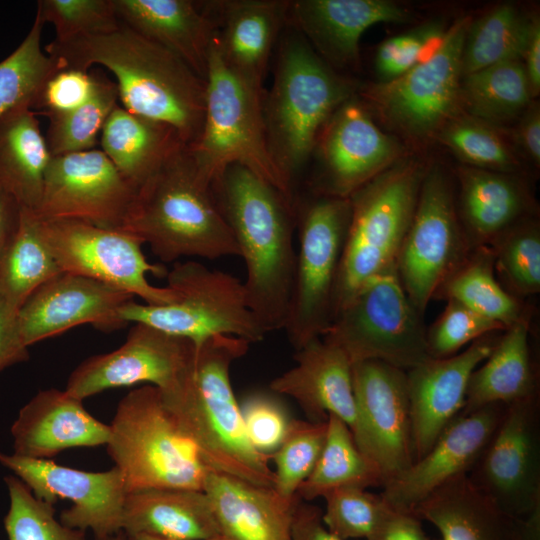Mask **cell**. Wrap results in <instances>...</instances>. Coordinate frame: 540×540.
I'll list each match as a JSON object with an SVG mask.
<instances>
[{
	"label": "cell",
	"instance_id": "obj_1",
	"mask_svg": "<svg viewBox=\"0 0 540 540\" xmlns=\"http://www.w3.org/2000/svg\"><path fill=\"white\" fill-rule=\"evenodd\" d=\"M62 69L88 71L99 65L116 79L121 106L173 127L186 146L198 139L204 121L206 82L179 57L125 24L44 47Z\"/></svg>",
	"mask_w": 540,
	"mask_h": 540
},
{
	"label": "cell",
	"instance_id": "obj_2",
	"mask_svg": "<svg viewBox=\"0 0 540 540\" xmlns=\"http://www.w3.org/2000/svg\"><path fill=\"white\" fill-rule=\"evenodd\" d=\"M211 188L245 264L243 285L251 311L266 333L283 329L296 263L295 203L237 164Z\"/></svg>",
	"mask_w": 540,
	"mask_h": 540
},
{
	"label": "cell",
	"instance_id": "obj_3",
	"mask_svg": "<svg viewBox=\"0 0 540 540\" xmlns=\"http://www.w3.org/2000/svg\"><path fill=\"white\" fill-rule=\"evenodd\" d=\"M250 344L228 335L206 339L196 346L192 366L179 386L160 392L209 470L273 487L271 457L251 445L230 381L232 363L247 353Z\"/></svg>",
	"mask_w": 540,
	"mask_h": 540
},
{
	"label": "cell",
	"instance_id": "obj_4",
	"mask_svg": "<svg viewBox=\"0 0 540 540\" xmlns=\"http://www.w3.org/2000/svg\"><path fill=\"white\" fill-rule=\"evenodd\" d=\"M164 263L182 257L239 256L237 244L186 145L178 148L137 189L120 229Z\"/></svg>",
	"mask_w": 540,
	"mask_h": 540
},
{
	"label": "cell",
	"instance_id": "obj_5",
	"mask_svg": "<svg viewBox=\"0 0 540 540\" xmlns=\"http://www.w3.org/2000/svg\"><path fill=\"white\" fill-rule=\"evenodd\" d=\"M294 31L281 43L272 88L262 100L269 150L290 184L331 116L355 91Z\"/></svg>",
	"mask_w": 540,
	"mask_h": 540
},
{
	"label": "cell",
	"instance_id": "obj_6",
	"mask_svg": "<svg viewBox=\"0 0 540 540\" xmlns=\"http://www.w3.org/2000/svg\"><path fill=\"white\" fill-rule=\"evenodd\" d=\"M109 426L107 452L122 475L126 494L163 488L203 491L210 470L157 387L148 384L127 393Z\"/></svg>",
	"mask_w": 540,
	"mask_h": 540
},
{
	"label": "cell",
	"instance_id": "obj_7",
	"mask_svg": "<svg viewBox=\"0 0 540 540\" xmlns=\"http://www.w3.org/2000/svg\"><path fill=\"white\" fill-rule=\"evenodd\" d=\"M427 166L406 154L349 197L333 318L367 280L396 265Z\"/></svg>",
	"mask_w": 540,
	"mask_h": 540
},
{
	"label": "cell",
	"instance_id": "obj_8",
	"mask_svg": "<svg viewBox=\"0 0 540 540\" xmlns=\"http://www.w3.org/2000/svg\"><path fill=\"white\" fill-rule=\"evenodd\" d=\"M216 39V37H215ZM212 44L205 78V115L197 141L188 146L210 184L231 165H241L294 202L292 184L275 164L267 142L263 92L237 77Z\"/></svg>",
	"mask_w": 540,
	"mask_h": 540
},
{
	"label": "cell",
	"instance_id": "obj_9",
	"mask_svg": "<svg viewBox=\"0 0 540 540\" xmlns=\"http://www.w3.org/2000/svg\"><path fill=\"white\" fill-rule=\"evenodd\" d=\"M166 279L178 295L174 303L155 306L132 300L119 309V318L189 339L196 346L215 335L255 343L267 334L251 311L243 282L237 277L196 261H177Z\"/></svg>",
	"mask_w": 540,
	"mask_h": 540
},
{
	"label": "cell",
	"instance_id": "obj_10",
	"mask_svg": "<svg viewBox=\"0 0 540 540\" xmlns=\"http://www.w3.org/2000/svg\"><path fill=\"white\" fill-rule=\"evenodd\" d=\"M423 316L408 298L394 265L354 293L322 338L344 351L352 364L378 360L408 371L431 358Z\"/></svg>",
	"mask_w": 540,
	"mask_h": 540
},
{
	"label": "cell",
	"instance_id": "obj_11",
	"mask_svg": "<svg viewBox=\"0 0 540 540\" xmlns=\"http://www.w3.org/2000/svg\"><path fill=\"white\" fill-rule=\"evenodd\" d=\"M351 214L349 198L325 194L296 207L298 251L284 330L297 351L327 331Z\"/></svg>",
	"mask_w": 540,
	"mask_h": 540
},
{
	"label": "cell",
	"instance_id": "obj_12",
	"mask_svg": "<svg viewBox=\"0 0 540 540\" xmlns=\"http://www.w3.org/2000/svg\"><path fill=\"white\" fill-rule=\"evenodd\" d=\"M470 19L455 20L438 46L406 73L363 88L364 104L389 129L414 143H424L462 112V49Z\"/></svg>",
	"mask_w": 540,
	"mask_h": 540
},
{
	"label": "cell",
	"instance_id": "obj_13",
	"mask_svg": "<svg viewBox=\"0 0 540 540\" xmlns=\"http://www.w3.org/2000/svg\"><path fill=\"white\" fill-rule=\"evenodd\" d=\"M471 251L457 212L453 173L430 162L396 259L398 278L421 314Z\"/></svg>",
	"mask_w": 540,
	"mask_h": 540
},
{
	"label": "cell",
	"instance_id": "obj_14",
	"mask_svg": "<svg viewBox=\"0 0 540 540\" xmlns=\"http://www.w3.org/2000/svg\"><path fill=\"white\" fill-rule=\"evenodd\" d=\"M41 238L64 272L82 275L140 297L148 305L174 303L170 287L153 286L148 274L166 277L168 270L145 258L143 242L122 230L75 219L39 218Z\"/></svg>",
	"mask_w": 540,
	"mask_h": 540
},
{
	"label": "cell",
	"instance_id": "obj_15",
	"mask_svg": "<svg viewBox=\"0 0 540 540\" xmlns=\"http://www.w3.org/2000/svg\"><path fill=\"white\" fill-rule=\"evenodd\" d=\"M539 397L506 405L504 415L468 472L505 513L520 519L540 506Z\"/></svg>",
	"mask_w": 540,
	"mask_h": 540
},
{
	"label": "cell",
	"instance_id": "obj_16",
	"mask_svg": "<svg viewBox=\"0 0 540 540\" xmlns=\"http://www.w3.org/2000/svg\"><path fill=\"white\" fill-rule=\"evenodd\" d=\"M352 383L356 421L351 433L381 470L385 485L414 462L406 371L378 360L357 362Z\"/></svg>",
	"mask_w": 540,
	"mask_h": 540
},
{
	"label": "cell",
	"instance_id": "obj_17",
	"mask_svg": "<svg viewBox=\"0 0 540 540\" xmlns=\"http://www.w3.org/2000/svg\"><path fill=\"white\" fill-rule=\"evenodd\" d=\"M196 345L144 323H133L117 349L91 356L70 374L65 391L84 400L107 389L149 383L162 393L188 374Z\"/></svg>",
	"mask_w": 540,
	"mask_h": 540
},
{
	"label": "cell",
	"instance_id": "obj_18",
	"mask_svg": "<svg viewBox=\"0 0 540 540\" xmlns=\"http://www.w3.org/2000/svg\"><path fill=\"white\" fill-rule=\"evenodd\" d=\"M136 189L100 149L52 156L36 215L120 230Z\"/></svg>",
	"mask_w": 540,
	"mask_h": 540
},
{
	"label": "cell",
	"instance_id": "obj_19",
	"mask_svg": "<svg viewBox=\"0 0 540 540\" xmlns=\"http://www.w3.org/2000/svg\"><path fill=\"white\" fill-rule=\"evenodd\" d=\"M0 463L21 479L41 501L54 505L68 499L72 505L60 515L67 527L91 530L95 539L122 531L126 490L120 471L91 472L66 467L51 459L0 452Z\"/></svg>",
	"mask_w": 540,
	"mask_h": 540
},
{
	"label": "cell",
	"instance_id": "obj_20",
	"mask_svg": "<svg viewBox=\"0 0 540 540\" xmlns=\"http://www.w3.org/2000/svg\"><path fill=\"white\" fill-rule=\"evenodd\" d=\"M321 166L318 193L349 198L407 154L355 97L343 103L323 128L315 149Z\"/></svg>",
	"mask_w": 540,
	"mask_h": 540
},
{
	"label": "cell",
	"instance_id": "obj_21",
	"mask_svg": "<svg viewBox=\"0 0 540 540\" xmlns=\"http://www.w3.org/2000/svg\"><path fill=\"white\" fill-rule=\"evenodd\" d=\"M134 296L100 281L61 272L39 286L18 310V327L24 344L62 334L73 327L91 324L103 332L128 323L118 311Z\"/></svg>",
	"mask_w": 540,
	"mask_h": 540
},
{
	"label": "cell",
	"instance_id": "obj_22",
	"mask_svg": "<svg viewBox=\"0 0 540 540\" xmlns=\"http://www.w3.org/2000/svg\"><path fill=\"white\" fill-rule=\"evenodd\" d=\"M506 405L491 404L456 417L429 451L383 486L390 507L414 512L432 492L468 474L500 423Z\"/></svg>",
	"mask_w": 540,
	"mask_h": 540
},
{
	"label": "cell",
	"instance_id": "obj_23",
	"mask_svg": "<svg viewBox=\"0 0 540 540\" xmlns=\"http://www.w3.org/2000/svg\"><path fill=\"white\" fill-rule=\"evenodd\" d=\"M501 334L485 335L453 356L429 358L406 371L414 461L422 458L462 413L470 377Z\"/></svg>",
	"mask_w": 540,
	"mask_h": 540
},
{
	"label": "cell",
	"instance_id": "obj_24",
	"mask_svg": "<svg viewBox=\"0 0 540 540\" xmlns=\"http://www.w3.org/2000/svg\"><path fill=\"white\" fill-rule=\"evenodd\" d=\"M412 12L389 0L289 1L287 22L332 68L355 67L363 33L378 23H406Z\"/></svg>",
	"mask_w": 540,
	"mask_h": 540
},
{
	"label": "cell",
	"instance_id": "obj_25",
	"mask_svg": "<svg viewBox=\"0 0 540 540\" xmlns=\"http://www.w3.org/2000/svg\"><path fill=\"white\" fill-rule=\"evenodd\" d=\"M453 176L459 220L472 249L490 247L517 224L538 216L524 175L459 164Z\"/></svg>",
	"mask_w": 540,
	"mask_h": 540
},
{
	"label": "cell",
	"instance_id": "obj_26",
	"mask_svg": "<svg viewBox=\"0 0 540 540\" xmlns=\"http://www.w3.org/2000/svg\"><path fill=\"white\" fill-rule=\"evenodd\" d=\"M289 1L230 0L205 5L217 24L216 46L225 65L263 92L268 62L287 22Z\"/></svg>",
	"mask_w": 540,
	"mask_h": 540
},
{
	"label": "cell",
	"instance_id": "obj_27",
	"mask_svg": "<svg viewBox=\"0 0 540 540\" xmlns=\"http://www.w3.org/2000/svg\"><path fill=\"white\" fill-rule=\"evenodd\" d=\"M294 359L296 365L273 379L271 390L293 398L307 420L325 422L334 415L352 431L356 421L352 363L344 351L320 337L297 350Z\"/></svg>",
	"mask_w": 540,
	"mask_h": 540
},
{
	"label": "cell",
	"instance_id": "obj_28",
	"mask_svg": "<svg viewBox=\"0 0 540 540\" xmlns=\"http://www.w3.org/2000/svg\"><path fill=\"white\" fill-rule=\"evenodd\" d=\"M82 401L65 390L39 391L11 426L14 454L51 459L66 449L106 445L110 426L92 416Z\"/></svg>",
	"mask_w": 540,
	"mask_h": 540
},
{
	"label": "cell",
	"instance_id": "obj_29",
	"mask_svg": "<svg viewBox=\"0 0 540 540\" xmlns=\"http://www.w3.org/2000/svg\"><path fill=\"white\" fill-rule=\"evenodd\" d=\"M119 20L169 50L205 80L217 34L212 15L190 0H113Z\"/></svg>",
	"mask_w": 540,
	"mask_h": 540
},
{
	"label": "cell",
	"instance_id": "obj_30",
	"mask_svg": "<svg viewBox=\"0 0 540 540\" xmlns=\"http://www.w3.org/2000/svg\"><path fill=\"white\" fill-rule=\"evenodd\" d=\"M208 496L220 535L226 540H290L294 508L300 499H286L273 487L208 471Z\"/></svg>",
	"mask_w": 540,
	"mask_h": 540
},
{
	"label": "cell",
	"instance_id": "obj_31",
	"mask_svg": "<svg viewBox=\"0 0 540 540\" xmlns=\"http://www.w3.org/2000/svg\"><path fill=\"white\" fill-rule=\"evenodd\" d=\"M415 513L435 526L441 540H520L519 519L505 513L467 474L432 492Z\"/></svg>",
	"mask_w": 540,
	"mask_h": 540
},
{
	"label": "cell",
	"instance_id": "obj_32",
	"mask_svg": "<svg viewBox=\"0 0 540 540\" xmlns=\"http://www.w3.org/2000/svg\"><path fill=\"white\" fill-rule=\"evenodd\" d=\"M122 532L172 540H202L220 535L204 491L170 488L127 493Z\"/></svg>",
	"mask_w": 540,
	"mask_h": 540
},
{
	"label": "cell",
	"instance_id": "obj_33",
	"mask_svg": "<svg viewBox=\"0 0 540 540\" xmlns=\"http://www.w3.org/2000/svg\"><path fill=\"white\" fill-rule=\"evenodd\" d=\"M530 333V319L502 332L490 355L470 377L462 413L491 404L510 405L539 397Z\"/></svg>",
	"mask_w": 540,
	"mask_h": 540
},
{
	"label": "cell",
	"instance_id": "obj_34",
	"mask_svg": "<svg viewBox=\"0 0 540 540\" xmlns=\"http://www.w3.org/2000/svg\"><path fill=\"white\" fill-rule=\"evenodd\" d=\"M99 145L137 191L171 154L185 144L170 125L131 113L118 104L104 124Z\"/></svg>",
	"mask_w": 540,
	"mask_h": 540
},
{
	"label": "cell",
	"instance_id": "obj_35",
	"mask_svg": "<svg viewBox=\"0 0 540 540\" xmlns=\"http://www.w3.org/2000/svg\"><path fill=\"white\" fill-rule=\"evenodd\" d=\"M51 158L34 110L19 106L0 118V188L22 208L37 211Z\"/></svg>",
	"mask_w": 540,
	"mask_h": 540
},
{
	"label": "cell",
	"instance_id": "obj_36",
	"mask_svg": "<svg viewBox=\"0 0 540 540\" xmlns=\"http://www.w3.org/2000/svg\"><path fill=\"white\" fill-rule=\"evenodd\" d=\"M455 300L507 329L530 319L527 304L511 295L498 281L490 247L472 249L466 259L441 283L432 300Z\"/></svg>",
	"mask_w": 540,
	"mask_h": 540
},
{
	"label": "cell",
	"instance_id": "obj_37",
	"mask_svg": "<svg viewBox=\"0 0 540 540\" xmlns=\"http://www.w3.org/2000/svg\"><path fill=\"white\" fill-rule=\"evenodd\" d=\"M533 100L536 99L520 60L462 75V111L495 126L509 128Z\"/></svg>",
	"mask_w": 540,
	"mask_h": 540
},
{
	"label": "cell",
	"instance_id": "obj_38",
	"mask_svg": "<svg viewBox=\"0 0 540 540\" xmlns=\"http://www.w3.org/2000/svg\"><path fill=\"white\" fill-rule=\"evenodd\" d=\"M326 423L322 452L313 471L300 485L297 496L309 502L338 487H383L381 470L359 449L349 427L334 415H329Z\"/></svg>",
	"mask_w": 540,
	"mask_h": 540
},
{
	"label": "cell",
	"instance_id": "obj_39",
	"mask_svg": "<svg viewBox=\"0 0 540 540\" xmlns=\"http://www.w3.org/2000/svg\"><path fill=\"white\" fill-rule=\"evenodd\" d=\"M535 17L515 4L501 3L471 18L462 49V75L506 61H521Z\"/></svg>",
	"mask_w": 540,
	"mask_h": 540
},
{
	"label": "cell",
	"instance_id": "obj_40",
	"mask_svg": "<svg viewBox=\"0 0 540 540\" xmlns=\"http://www.w3.org/2000/svg\"><path fill=\"white\" fill-rule=\"evenodd\" d=\"M433 141L446 147L462 165L525 176V163L514 147L508 128L462 111L443 125Z\"/></svg>",
	"mask_w": 540,
	"mask_h": 540
},
{
	"label": "cell",
	"instance_id": "obj_41",
	"mask_svg": "<svg viewBox=\"0 0 540 540\" xmlns=\"http://www.w3.org/2000/svg\"><path fill=\"white\" fill-rule=\"evenodd\" d=\"M61 272L41 238L38 216L21 207L18 231L0 263V297L20 308L32 292Z\"/></svg>",
	"mask_w": 540,
	"mask_h": 540
},
{
	"label": "cell",
	"instance_id": "obj_42",
	"mask_svg": "<svg viewBox=\"0 0 540 540\" xmlns=\"http://www.w3.org/2000/svg\"><path fill=\"white\" fill-rule=\"evenodd\" d=\"M43 26L35 17L23 41L0 61V118L19 106L37 110L46 82L61 70L42 49Z\"/></svg>",
	"mask_w": 540,
	"mask_h": 540
},
{
	"label": "cell",
	"instance_id": "obj_43",
	"mask_svg": "<svg viewBox=\"0 0 540 540\" xmlns=\"http://www.w3.org/2000/svg\"><path fill=\"white\" fill-rule=\"evenodd\" d=\"M96 88L81 106L67 112L49 114L46 141L52 156L95 149L112 110L118 105L115 82L98 69Z\"/></svg>",
	"mask_w": 540,
	"mask_h": 540
},
{
	"label": "cell",
	"instance_id": "obj_44",
	"mask_svg": "<svg viewBox=\"0 0 540 540\" xmlns=\"http://www.w3.org/2000/svg\"><path fill=\"white\" fill-rule=\"evenodd\" d=\"M494 271L507 292L524 301L540 292V223L524 220L490 246Z\"/></svg>",
	"mask_w": 540,
	"mask_h": 540
},
{
	"label": "cell",
	"instance_id": "obj_45",
	"mask_svg": "<svg viewBox=\"0 0 540 540\" xmlns=\"http://www.w3.org/2000/svg\"><path fill=\"white\" fill-rule=\"evenodd\" d=\"M327 421L292 419L287 434L272 454L274 490L286 499L297 497L300 485L313 471L322 452Z\"/></svg>",
	"mask_w": 540,
	"mask_h": 540
},
{
	"label": "cell",
	"instance_id": "obj_46",
	"mask_svg": "<svg viewBox=\"0 0 540 540\" xmlns=\"http://www.w3.org/2000/svg\"><path fill=\"white\" fill-rule=\"evenodd\" d=\"M9 509L4 517L8 540H87L85 532L62 524L54 505L36 498L17 476L5 478Z\"/></svg>",
	"mask_w": 540,
	"mask_h": 540
},
{
	"label": "cell",
	"instance_id": "obj_47",
	"mask_svg": "<svg viewBox=\"0 0 540 540\" xmlns=\"http://www.w3.org/2000/svg\"><path fill=\"white\" fill-rule=\"evenodd\" d=\"M35 17L54 26L56 42L110 33L121 25L113 0H39Z\"/></svg>",
	"mask_w": 540,
	"mask_h": 540
},
{
	"label": "cell",
	"instance_id": "obj_48",
	"mask_svg": "<svg viewBox=\"0 0 540 540\" xmlns=\"http://www.w3.org/2000/svg\"><path fill=\"white\" fill-rule=\"evenodd\" d=\"M322 520L326 528L342 540L366 539L378 523L386 502L358 486L338 487L327 492Z\"/></svg>",
	"mask_w": 540,
	"mask_h": 540
},
{
	"label": "cell",
	"instance_id": "obj_49",
	"mask_svg": "<svg viewBox=\"0 0 540 540\" xmlns=\"http://www.w3.org/2000/svg\"><path fill=\"white\" fill-rule=\"evenodd\" d=\"M506 329L502 324L449 299L442 313L427 328L428 353L436 359L450 357L479 338Z\"/></svg>",
	"mask_w": 540,
	"mask_h": 540
},
{
	"label": "cell",
	"instance_id": "obj_50",
	"mask_svg": "<svg viewBox=\"0 0 540 540\" xmlns=\"http://www.w3.org/2000/svg\"><path fill=\"white\" fill-rule=\"evenodd\" d=\"M448 26L433 19L384 40L376 50L378 82L393 80L423 61L441 42Z\"/></svg>",
	"mask_w": 540,
	"mask_h": 540
},
{
	"label": "cell",
	"instance_id": "obj_51",
	"mask_svg": "<svg viewBox=\"0 0 540 540\" xmlns=\"http://www.w3.org/2000/svg\"><path fill=\"white\" fill-rule=\"evenodd\" d=\"M240 409L251 445L271 457L283 442L292 420L285 408L269 396L253 394L243 401Z\"/></svg>",
	"mask_w": 540,
	"mask_h": 540
},
{
	"label": "cell",
	"instance_id": "obj_52",
	"mask_svg": "<svg viewBox=\"0 0 540 540\" xmlns=\"http://www.w3.org/2000/svg\"><path fill=\"white\" fill-rule=\"evenodd\" d=\"M95 88L94 69L59 70L46 82L37 109L45 116L71 111L84 104Z\"/></svg>",
	"mask_w": 540,
	"mask_h": 540
},
{
	"label": "cell",
	"instance_id": "obj_53",
	"mask_svg": "<svg viewBox=\"0 0 540 540\" xmlns=\"http://www.w3.org/2000/svg\"><path fill=\"white\" fill-rule=\"evenodd\" d=\"M365 540H435L422 526L414 512L394 509L387 505L373 531Z\"/></svg>",
	"mask_w": 540,
	"mask_h": 540
},
{
	"label": "cell",
	"instance_id": "obj_54",
	"mask_svg": "<svg viewBox=\"0 0 540 540\" xmlns=\"http://www.w3.org/2000/svg\"><path fill=\"white\" fill-rule=\"evenodd\" d=\"M516 151L524 163L535 169L540 166V106L533 100L526 110L508 128Z\"/></svg>",
	"mask_w": 540,
	"mask_h": 540
},
{
	"label": "cell",
	"instance_id": "obj_55",
	"mask_svg": "<svg viewBox=\"0 0 540 540\" xmlns=\"http://www.w3.org/2000/svg\"><path fill=\"white\" fill-rule=\"evenodd\" d=\"M19 308L0 297V371L29 359L18 327Z\"/></svg>",
	"mask_w": 540,
	"mask_h": 540
},
{
	"label": "cell",
	"instance_id": "obj_56",
	"mask_svg": "<svg viewBox=\"0 0 540 540\" xmlns=\"http://www.w3.org/2000/svg\"><path fill=\"white\" fill-rule=\"evenodd\" d=\"M290 540H342L323 523L322 511L317 506L298 500L294 508Z\"/></svg>",
	"mask_w": 540,
	"mask_h": 540
},
{
	"label": "cell",
	"instance_id": "obj_57",
	"mask_svg": "<svg viewBox=\"0 0 540 540\" xmlns=\"http://www.w3.org/2000/svg\"><path fill=\"white\" fill-rule=\"evenodd\" d=\"M20 218V204L0 188V263L18 231Z\"/></svg>",
	"mask_w": 540,
	"mask_h": 540
},
{
	"label": "cell",
	"instance_id": "obj_58",
	"mask_svg": "<svg viewBox=\"0 0 540 540\" xmlns=\"http://www.w3.org/2000/svg\"><path fill=\"white\" fill-rule=\"evenodd\" d=\"M521 62L534 98L540 93V22L535 17L532 30L523 52Z\"/></svg>",
	"mask_w": 540,
	"mask_h": 540
},
{
	"label": "cell",
	"instance_id": "obj_59",
	"mask_svg": "<svg viewBox=\"0 0 540 540\" xmlns=\"http://www.w3.org/2000/svg\"><path fill=\"white\" fill-rule=\"evenodd\" d=\"M520 540H540V506L519 519Z\"/></svg>",
	"mask_w": 540,
	"mask_h": 540
},
{
	"label": "cell",
	"instance_id": "obj_60",
	"mask_svg": "<svg viewBox=\"0 0 540 540\" xmlns=\"http://www.w3.org/2000/svg\"><path fill=\"white\" fill-rule=\"evenodd\" d=\"M125 540H172V539L158 538V537H153V536L144 535V534H131V535L125 534ZM202 540H226V539L222 535H218L212 538L202 539Z\"/></svg>",
	"mask_w": 540,
	"mask_h": 540
},
{
	"label": "cell",
	"instance_id": "obj_61",
	"mask_svg": "<svg viewBox=\"0 0 540 540\" xmlns=\"http://www.w3.org/2000/svg\"><path fill=\"white\" fill-rule=\"evenodd\" d=\"M95 540H125V534L122 531H120L114 535H111L105 538L95 539Z\"/></svg>",
	"mask_w": 540,
	"mask_h": 540
}]
</instances>
